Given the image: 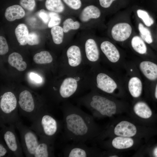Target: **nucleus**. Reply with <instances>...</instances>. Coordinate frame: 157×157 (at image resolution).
<instances>
[{"label":"nucleus","instance_id":"4","mask_svg":"<svg viewBox=\"0 0 157 157\" xmlns=\"http://www.w3.org/2000/svg\"><path fill=\"white\" fill-rule=\"evenodd\" d=\"M75 100L78 105L89 110L94 118L101 116L111 117L117 111V105L114 100L93 90Z\"/></svg>","mask_w":157,"mask_h":157},{"label":"nucleus","instance_id":"28","mask_svg":"<svg viewBox=\"0 0 157 157\" xmlns=\"http://www.w3.org/2000/svg\"><path fill=\"white\" fill-rule=\"evenodd\" d=\"M134 110L137 115L143 118H148L152 115L150 108L143 101L137 102L134 106Z\"/></svg>","mask_w":157,"mask_h":157},{"label":"nucleus","instance_id":"27","mask_svg":"<svg viewBox=\"0 0 157 157\" xmlns=\"http://www.w3.org/2000/svg\"><path fill=\"white\" fill-rule=\"evenodd\" d=\"M72 16L66 19L63 22V28L65 33L70 32L74 33L81 29V24L79 20H75Z\"/></svg>","mask_w":157,"mask_h":157},{"label":"nucleus","instance_id":"44","mask_svg":"<svg viewBox=\"0 0 157 157\" xmlns=\"http://www.w3.org/2000/svg\"><path fill=\"white\" fill-rule=\"evenodd\" d=\"M157 12V8L155 9V10L154 11V13H155L154 12Z\"/></svg>","mask_w":157,"mask_h":157},{"label":"nucleus","instance_id":"14","mask_svg":"<svg viewBox=\"0 0 157 157\" xmlns=\"http://www.w3.org/2000/svg\"><path fill=\"white\" fill-rule=\"evenodd\" d=\"M0 136L12 153L14 157H23L21 145L15 132V124H0Z\"/></svg>","mask_w":157,"mask_h":157},{"label":"nucleus","instance_id":"40","mask_svg":"<svg viewBox=\"0 0 157 157\" xmlns=\"http://www.w3.org/2000/svg\"><path fill=\"white\" fill-rule=\"evenodd\" d=\"M29 76L31 80L37 83H40L42 81L41 77L38 74L33 72H31Z\"/></svg>","mask_w":157,"mask_h":157},{"label":"nucleus","instance_id":"25","mask_svg":"<svg viewBox=\"0 0 157 157\" xmlns=\"http://www.w3.org/2000/svg\"><path fill=\"white\" fill-rule=\"evenodd\" d=\"M15 34L17 40L22 45L27 44L29 31L26 26L24 24H20L15 29Z\"/></svg>","mask_w":157,"mask_h":157},{"label":"nucleus","instance_id":"22","mask_svg":"<svg viewBox=\"0 0 157 157\" xmlns=\"http://www.w3.org/2000/svg\"><path fill=\"white\" fill-rule=\"evenodd\" d=\"M25 15V12L22 7L17 5L10 6L6 9L5 16L7 20L12 22L16 19L23 17Z\"/></svg>","mask_w":157,"mask_h":157},{"label":"nucleus","instance_id":"38","mask_svg":"<svg viewBox=\"0 0 157 157\" xmlns=\"http://www.w3.org/2000/svg\"><path fill=\"white\" fill-rule=\"evenodd\" d=\"M8 46L5 38L2 36H0V54L4 55L8 51Z\"/></svg>","mask_w":157,"mask_h":157},{"label":"nucleus","instance_id":"18","mask_svg":"<svg viewBox=\"0 0 157 157\" xmlns=\"http://www.w3.org/2000/svg\"><path fill=\"white\" fill-rule=\"evenodd\" d=\"M127 43L133 51L140 56H147L150 53L149 45L136 32L131 38Z\"/></svg>","mask_w":157,"mask_h":157},{"label":"nucleus","instance_id":"34","mask_svg":"<svg viewBox=\"0 0 157 157\" xmlns=\"http://www.w3.org/2000/svg\"><path fill=\"white\" fill-rule=\"evenodd\" d=\"M0 157H14L13 155L0 136Z\"/></svg>","mask_w":157,"mask_h":157},{"label":"nucleus","instance_id":"10","mask_svg":"<svg viewBox=\"0 0 157 157\" xmlns=\"http://www.w3.org/2000/svg\"><path fill=\"white\" fill-rule=\"evenodd\" d=\"M78 16L81 24V29L106 28L104 24L106 16L100 8L95 6L91 5L85 6L80 11Z\"/></svg>","mask_w":157,"mask_h":157},{"label":"nucleus","instance_id":"43","mask_svg":"<svg viewBox=\"0 0 157 157\" xmlns=\"http://www.w3.org/2000/svg\"><path fill=\"white\" fill-rule=\"evenodd\" d=\"M156 38L157 41V28L156 32Z\"/></svg>","mask_w":157,"mask_h":157},{"label":"nucleus","instance_id":"45","mask_svg":"<svg viewBox=\"0 0 157 157\" xmlns=\"http://www.w3.org/2000/svg\"><path fill=\"white\" fill-rule=\"evenodd\" d=\"M39 0L41 1V0Z\"/></svg>","mask_w":157,"mask_h":157},{"label":"nucleus","instance_id":"13","mask_svg":"<svg viewBox=\"0 0 157 157\" xmlns=\"http://www.w3.org/2000/svg\"><path fill=\"white\" fill-rule=\"evenodd\" d=\"M18 103L20 115L31 122L42 110L45 108L41 106L38 105L32 94L27 90L19 93Z\"/></svg>","mask_w":157,"mask_h":157},{"label":"nucleus","instance_id":"11","mask_svg":"<svg viewBox=\"0 0 157 157\" xmlns=\"http://www.w3.org/2000/svg\"><path fill=\"white\" fill-rule=\"evenodd\" d=\"M15 124L20 134L23 153L26 157H34L39 142L38 135L30 127L24 125L21 121Z\"/></svg>","mask_w":157,"mask_h":157},{"label":"nucleus","instance_id":"6","mask_svg":"<svg viewBox=\"0 0 157 157\" xmlns=\"http://www.w3.org/2000/svg\"><path fill=\"white\" fill-rule=\"evenodd\" d=\"M30 127L39 138L55 140L61 124L46 108L42 110L32 122Z\"/></svg>","mask_w":157,"mask_h":157},{"label":"nucleus","instance_id":"39","mask_svg":"<svg viewBox=\"0 0 157 157\" xmlns=\"http://www.w3.org/2000/svg\"><path fill=\"white\" fill-rule=\"evenodd\" d=\"M38 15L44 23H47L49 22L50 18L49 13H48L44 10L42 9L40 10L38 13Z\"/></svg>","mask_w":157,"mask_h":157},{"label":"nucleus","instance_id":"19","mask_svg":"<svg viewBox=\"0 0 157 157\" xmlns=\"http://www.w3.org/2000/svg\"><path fill=\"white\" fill-rule=\"evenodd\" d=\"M134 18L135 27L139 35L149 45L154 47L157 44L156 33L145 26L138 19Z\"/></svg>","mask_w":157,"mask_h":157},{"label":"nucleus","instance_id":"5","mask_svg":"<svg viewBox=\"0 0 157 157\" xmlns=\"http://www.w3.org/2000/svg\"><path fill=\"white\" fill-rule=\"evenodd\" d=\"M89 74L90 90L112 94L118 88L119 84L114 76L102 68L100 64L90 68Z\"/></svg>","mask_w":157,"mask_h":157},{"label":"nucleus","instance_id":"3","mask_svg":"<svg viewBox=\"0 0 157 157\" xmlns=\"http://www.w3.org/2000/svg\"><path fill=\"white\" fill-rule=\"evenodd\" d=\"M132 13L131 9L118 12L107 24L108 38L115 43H127L136 33L131 20Z\"/></svg>","mask_w":157,"mask_h":157},{"label":"nucleus","instance_id":"42","mask_svg":"<svg viewBox=\"0 0 157 157\" xmlns=\"http://www.w3.org/2000/svg\"><path fill=\"white\" fill-rule=\"evenodd\" d=\"M154 155L157 157V147H156L154 150Z\"/></svg>","mask_w":157,"mask_h":157},{"label":"nucleus","instance_id":"30","mask_svg":"<svg viewBox=\"0 0 157 157\" xmlns=\"http://www.w3.org/2000/svg\"><path fill=\"white\" fill-rule=\"evenodd\" d=\"M33 60L35 63L41 64L51 63L53 62V59L49 52L42 51L35 54Z\"/></svg>","mask_w":157,"mask_h":157},{"label":"nucleus","instance_id":"17","mask_svg":"<svg viewBox=\"0 0 157 157\" xmlns=\"http://www.w3.org/2000/svg\"><path fill=\"white\" fill-rule=\"evenodd\" d=\"M55 140L39 138L34 157H54Z\"/></svg>","mask_w":157,"mask_h":157},{"label":"nucleus","instance_id":"12","mask_svg":"<svg viewBox=\"0 0 157 157\" xmlns=\"http://www.w3.org/2000/svg\"><path fill=\"white\" fill-rule=\"evenodd\" d=\"M101 60L114 67L121 58L122 53L115 43L105 37H97Z\"/></svg>","mask_w":157,"mask_h":157},{"label":"nucleus","instance_id":"8","mask_svg":"<svg viewBox=\"0 0 157 157\" xmlns=\"http://www.w3.org/2000/svg\"><path fill=\"white\" fill-rule=\"evenodd\" d=\"M97 38L92 33L87 32L82 33L78 39L85 64L90 68L99 65L101 61Z\"/></svg>","mask_w":157,"mask_h":157},{"label":"nucleus","instance_id":"9","mask_svg":"<svg viewBox=\"0 0 157 157\" xmlns=\"http://www.w3.org/2000/svg\"><path fill=\"white\" fill-rule=\"evenodd\" d=\"M17 99L15 94L10 91L0 96V124H15L21 121L18 111Z\"/></svg>","mask_w":157,"mask_h":157},{"label":"nucleus","instance_id":"1","mask_svg":"<svg viewBox=\"0 0 157 157\" xmlns=\"http://www.w3.org/2000/svg\"><path fill=\"white\" fill-rule=\"evenodd\" d=\"M61 109L65 140L72 142H92L99 135V128L92 115L68 101L63 104Z\"/></svg>","mask_w":157,"mask_h":157},{"label":"nucleus","instance_id":"31","mask_svg":"<svg viewBox=\"0 0 157 157\" xmlns=\"http://www.w3.org/2000/svg\"><path fill=\"white\" fill-rule=\"evenodd\" d=\"M51 33L55 44L59 45L63 43L65 33L62 27L59 25L51 28Z\"/></svg>","mask_w":157,"mask_h":157},{"label":"nucleus","instance_id":"7","mask_svg":"<svg viewBox=\"0 0 157 157\" xmlns=\"http://www.w3.org/2000/svg\"><path fill=\"white\" fill-rule=\"evenodd\" d=\"M66 75L75 74L86 68L81 46L78 39L72 41L67 48L63 60Z\"/></svg>","mask_w":157,"mask_h":157},{"label":"nucleus","instance_id":"29","mask_svg":"<svg viewBox=\"0 0 157 157\" xmlns=\"http://www.w3.org/2000/svg\"><path fill=\"white\" fill-rule=\"evenodd\" d=\"M45 6L49 11L58 14L63 13L65 9L61 0H46Z\"/></svg>","mask_w":157,"mask_h":157},{"label":"nucleus","instance_id":"20","mask_svg":"<svg viewBox=\"0 0 157 157\" xmlns=\"http://www.w3.org/2000/svg\"><path fill=\"white\" fill-rule=\"evenodd\" d=\"M136 132V128L134 124L125 121L118 123L113 129L114 134L118 136L131 137L135 135Z\"/></svg>","mask_w":157,"mask_h":157},{"label":"nucleus","instance_id":"36","mask_svg":"<svg viewBox=\"0 0 157 157\" xmlns=\"http://www.w3.org/2000/svg\"><path fill=\"white\" fill-rule=\"evenodd\" d=\"M19 3L22 8L30 11H33L36 5L35 0H20Z\"/></svg>","mask_w":157,"mask_h":157},{"label":"nucleus","instance_id":"26","mask_svg":"<svg viewBox=\"0 0 157 157\" xmlns=\"http://www.w3.org/2000/svg\"><path fill=\"white\" fill-rule=\"evenodd\" d=\"M133 141L131 138L118 136L114 138L111 144L114 148L118 149H126L131 147L133 144Z\"/></svg>","mask_w":157,"mask_h":157},{"label":"nucleus","instance_id":"21","mask_svg":"<svg viewBox=\"0 0 157 157\" xmlns=\"http://www.w3.org/2000/svg\"><path fill=\"white\" fill-rule=\"evenodd\" d=\"M139 69L144 76L150 81L157 79V64L152 61L144 60L139 64Z\"/></svg>","mask_w":157,"mask_h":157},{"label":"nucleus","instance_id":"35","mask_svg":"<svg viewBox=\"0 0 157 157\" xmlns=\"http://www.w3.org/2000/svg\"><path fill=\"white\" fill-rule=\"evenodd\" d=\"M66 5L72 10L77 11L79 10L82 6L81 0H63Z\"/></svg>","mask_w":157,"mask_h":157},{"label":"nucleus","instance_id":"33","mask_svg":"<svg viewBox=\"0 0 157 157\" xmlns=\"http://www.w3.org/2000/svg\"><path fill=\"white\" fill-rule=\"evenodd\" d=\"M50 20L48 23V27L52 28L53 27L59 26L60 24L61 18L58 13L50 11L49 12Z\"/></svg>","mask_w":157,"mask_h":157},{"label":"nucleus","instance_id":"41","mask_svg":"<svg viewBox=\"0 0 157 157\" xmlns=\"http://www.w3.org/2000/svg\"><path fill=\"white\" fill-rule=\"evenodd\" d=\"M155 96L156 98L157 99V83L156 85L155 88Z\"/></svg>","mask_w":157,"mask_h":157},{"label":"nucleus","instance_id":"23","mask_svg":"<svg viewBox=\"0 0 157 157\" xmlns=\"http://www.w3.org/2000/svg\"><path fill=\"white\" fill-rule=\"evenodd\" d=\"M142 83L141 79L137 76L131 77L129 80L128 87L131 95L133 97L138 98L141 94Z\"/></svg>","mask_w":157,"mask_h":157},{"label":"nucleus","instance_id":"2","mask_svg":"<svg viewBox=\"0 0 157 157\" xmlns=\"http://www.w3.org/2000/svg\"><path fill=\"white\" fill-rule=\"evenodd\" d=\"M89 70L86 68L75 74L66 75L58 87H53L55 100H67L90 90Z\"/></svg>","mask_w":157,"mask_h":157},{"label":"nucleus","instance_id":"37","mask_svg":"<svg viewBox=\"0 0 157 157\" xmlns=\"http://www.w3.org/2000/svg\"><path fill=\"white\" fill-rule=\"evenodd\" d=\"M40 42V39L38 35L35 32L29 33L27 40V44L30 45L38 44Z\"/></svg>","mask_w":157,"mask_h":157},{"label":"nucleus","instance_id":"32","mask_svg":"<svg viewBox=\"0 0 157 157\" xmlns=\"http://www.w3.org/2000/svg\"><path fill=\"white\" fill-rule=\"evenodd\" d=\"M118 0H99L101 9L106 16L114 14L112 6L114 3Z\"/></svg>","mask_w":157,"mask_h":157},{"label":"nucleus","instance_id":"24","mask_svg":"<svg viewBox=\"0 0 157 157\" xmlns=\"http://www.w3.org/2000/svg\"><path fill=\"white\" fill-rule=\"evenodd\" d=\"M8 62L10 65L19 71L24 70L27 67V64L23 61L22 56L16 52H13L9 55Z\"/></svg>","mask_w":157,"mask_h":157},{"label":"nucleus","instance_id":"16","mask_svg":"<svg viewBox=\"0 0 157 157\" xmlns=\"http://www.w3.org/2000/svg\"><path fill=\"white\" fill-rule=\"evenodd\" d=\"M131 9L134 17L156 33L157 24L154 13L150 10L140 7H134Z\"/></svg>","mask_w":157,"mask_h":157},{"label":"nucleus","instance_id":"15","mask_svg":"<svg viewBox=\"0 0 157 157\" xmlns=\"http://www.w3.org/2000/svg\"><path fill=\"white\" fill-rule=\"evenodd\" d=\"M65 157H95L99 153L95 146L88 147L84 142H72L67 145L63 150Z\"/></svg>","mask_w":157,"mask_h":157}]
</instances>
